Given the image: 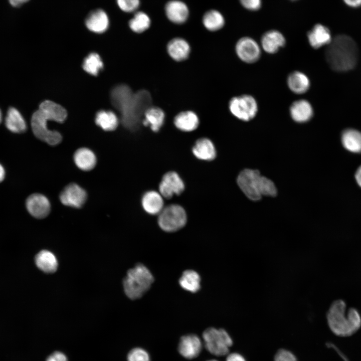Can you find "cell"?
<instances>
[{"label":"cell","instance_id":"15","mask_svg":"<svg viewBox=\"0 0 361 361\" xmlns=\"http://www.w3.org/2000/svg\"><path fill=\"white\" fill-rule=\"evenodd\" d=\"M191 51V48L189 42L179 37L170 40L166 46L168 56L176 62L187 60L190 55Z\"/></svg>","mask_w":361,"mask_h":361},{"label":"cell","instance_id":"44","mask_svg":"<svg viewBox=\"0 0 361 361\" xmlns=\"http://www.w3.org/2000/svg\"><path fill=\"white\" fill-rule=\"evenodd\" d=\"M2 111L0 109V123L2 122Z\"/></svg>","mask_w":361,"mask_h":361},{"label":"cell","instance_id":"7","mask_svg":"<svg viewBox=\"0 0 361 361\" xmlns=\"http://www.w3.org/2000/svg\"><path fill=\"white\" fill-rule=\"evenodd\" d=\"M187 221L184 209L176 204H172L163 208L158 214V224L166 232H173L183 228Z\"/></svg>","mask_w":361,"mask_h":361},{"label":"cell","instance_id":"38","mask_svg":"<svg viewBox=\"0 0 361 361\" xmlns=\"http://www.w3.org/2000/svg\"><path fill=\"white\" fill-rule=\"evenodd\" d=\"M46 361H67V358L63 353L55 351L48 356Z\"/></svg>","mask_w":361,"mask_h":361},{"label":"cell","instance_id":"28","mask_svg":"<svg viewBox=\"0 0 361 361\" xmlns=\"http://www.w3.org/2000/svg\"><path fill=\"white\" fill-rule=\"evenodd\" d=\"M74 160L79 168L85 171L93 169L96 163L95 155L87 148L77 150L74 155Z\"/></svg>","mask_w":361,"mask_h":361},{"label":"cell","instance_id":"45","mask_svg":"<svg viewBox=\"0 0 361 361\" xmlns=\"http://www.w3.org/2000/svg\"><path fill=\"white\" fill-rule=\"evenodd\" d=\"M208 361H218V360H215V359H212V360H208Z\"/></svg>","mask_w":361,"mask_h":361},{"label":"cell","instance_id":"6","mask_svg":"<svg viewBox=\"0 0 361 361\" xmlns=\"http://www.w3.org/2000/svg\"><path fill=\"white\" fill-rule=\"evenodd\" d=\"M203 337L206 349L217 356L227 354L233 344L231 336L222 328H208L204 331Z\"/></svg>","mask_w":361,"mask_h":361},{"label":"cell","instance_id":"46","mask_svg":"<svg viewBox=\"0 0 361 361\" xmlns=\"http://www.w3.org/2000/svg\"><path fill=\"white\" fill-rule=\"evenodd\" d=\"M292 1H295V0H292Z\"/></svg>","mask_w":361,"mask_h":361},{"label":"cell","instance_id":"18","mask_svg":"<svg viewBox=\"0 0 361 361\" xmlns=\"http://www.w3.org/2000/svg\"><path fill=\"white\" fill-rule=\"evenodd\" d=\"M309 45L314 49H318L328 45L332 38L329 30L325 26L317 24L307 35Z\"/></svg>","mask_w":361,"mask_h":361},{"label":"cell","instance_id":"30","mask_svg":"<svg viewBox=\"0 0 361 361\" xmlns=\"http://www.w3.org/2000/svg\"><path fill=\"white\" fill-rule=\"evenodd\" d=\"M203 24L206 29L211 32L218 31L225 25V19L222 14L215 10L206 12L203 17Z\"/></svg>","mask_w":361,"mask_h":361},{"label":"cell","instance_id":"22","mask_svg":"<svg viewBox=\"0 0 361 361\" xmlns=\"http://www.w3.org/2000/svg\"><path fill=\"white\" fill-rule=\"evenodd\" d=\"M162 198L159 192L154 191L146 192L141 200L143 209L150 215H158L163 209Z\"/></svg>","mask_w":361,"mask_h":361},{"label":"cell","instance_id":"3","mask_svg":"<svg viewBox=\"0 0 361 361\" xmlns=\"http://www.w3.org/2000/svg\"><path fill=\"white\" fill-rule=\"evenodd\" d=\"M328 326L339 336H348L356 332L361 326V317L356 309L346 311V304L341 299L334 301L326 313Z\"/></svg>","mask_w":361,"mask_h":361},{"label":"cell","instance_id":"12","mask_svg":"<svg viewBox=\"0 0 361 361\" xmlns=\"http://www.w3.org/2000/svg\"><path fill=\"white\" fill-rule=\"evenodd\" d=\"M86 198V192L77 184L73 183L66 186L60 196L63 205L77 208L84 204Z\"/></svg>","mask_w":361,"mask_h":361},{"label":"cell","instance_id":"16","mask_svg":"<svg viewBox=\"0 0 361 361\" xmlns=\"http://www.w3.org/2000/svg\"><path fill=\"white\" fill-rule=\"evenodd\" d=\"M313 109L310 102L305 99L294 101L290 106L289 114L295 122L299 123L309 121L313 116Z\"/></svg>","mask_w":361,"mask_h":361},{"label":"cell","instance_id":"27","mask_svg":"<svg viewBox=\"0 0 361 361\" xmlns=\"http://www.w3.org/2000/svg\"><path fill=\"white\" fill-rule=\"evenodd\" d=\"M35 263L39 269L47 273L55 272L58 267L56 256L48 250H42L39 252L36 256Z\"/></svg>","mask_w":361,"mask_h":361},{"label":"cell","instance_id":"40","mask_svg":"<svg viewBox=\"0 0 361 361\" xmlns=\"http://www.w3.org/2000/svg\"><path fill=\"white\" fill-rule=\"evenodd\" d=\"M30 0H9L10 4L14 8H20Z\"/></svg>","mask_w":361,"mask_h":361},{"label":"cell","instance_id":"31","mask_svg":"<svg viewBox=\"0 0 361 361\" xmlns=\"http://www.w3.org/2000/svg\"><path fill=\"white\" fill-rule=\"evenodd\" d=\"M151 25V20L147 14L142 11L136 12L129 20L130 29L136 33H141L146 31Z\"/></svg>","mask_w":361,"mask_h":361},{"label":"cell","instance_id":"19","mask_svg":"<svg viewBox=\"0 0 361 361\" xmlns=\"http://www.w3.org/2000/svg\"><path fill=\"white\" fill-rule=\"evenodd\" d=\"M173 124L176 128L183 132H192L200 124V119L196 112L192 110L183 111L173 118Z\"/></svg>","mask_w":361,"mask_h":361},{"label":"cell","instance_id":"13","mask_svg":"<svg viewBox=\"0 0 361 361\" xmlns=\"http://www.w3.org/2000/svg\"><path fill=\"white\" fill-rule=\"evenodd\" d=\"M110 19L107 13L103 9H96L90 12L85 19V25L91 32L102 33L108 28Z\"/></svg>","mask_w":361,"mask_h":361},{"label":"cell","instance_id":"2","mask_svg":"<svg viewBox=\"0 0 361 361\" xmlns=\"http://www.w3.org/2000/svg\"><path fill=\"white\" fill-rule=\"evenodd\" d=\"M325 58L334 71L343 72L353 69L358 59V49L349 36L339 35L332 39L325 50Z\"/></svg>","mask_w":361,"mask_h":361},{"label":"cell","instance_id":"11","mask_svg":"<svg viewBox=\"0 0 361 361\" xmlns=\"http://www.w3.org/2000/svg\"><path fill=\"white\" fill-rule=\"evenodd\" d=\"M28 212L34 217L43 219L50 213L51 206L49 200L40 194H33L28 197L26 202Z\"/></svg>","mask_w":361,"mask_h":361},{"label":"cell","instance_id":"20","mask_svg":"<svg viewBox=\"0 0 361 361\" xmlns=\"http://www.w3.org/2000/svg\"><path fill=\"white\" fill-rule=\"evenodd\" d=\"M261 46L268 54H274L284 46L286 40L284 36L277 30H270L265 33L261 37Z\"/></svg>","mask_w":361,"mask_h":361},{"label":"cell","instance_id":"32","mask_svg":"<svg viewBox=\"0 0 361 361\" xmlns=\"http://www.w3.org/2000/svg\"><path fill=\"white\" fill-rule=\"evenodd\" d=\"M96 124L106 131L114 130L118 125V119L114 113L111 111H100L96 117Z\"/></svg>","mask_w":361,"mask_h":361},{"label":"cell","instance_id":"10","mask_svg":"<svg viewBox=\"0 0 361 361\" xmlns=\"http://www.w3.org/2000/svg\"><path fill=\"white\" fill-rule=\"evenodd\" d=\"M158 189L162 197L170 199L174 195L181 194L185 190V184L176 172L169 171L163 176Z\"/></svg>","mask_w":361,"mask_h":361},{"label":"cell","instance_id":"21","mask_svg":"<svg viewBox=\"0 0 361 361\" xmlns=\"http://www.w3.org/2000/svg\"><path fill=\"white\" fill-rule=\"evenodd\" d=\"M165 118V113L161 108L157 106L149 107L144 112L142 124L149 126L152 131L157 132L163 126Z\"/></svg>","mask_w":361,"mask_h":361},{"label":"cell","instance_id":"17","mask_svg":"<svg viewBox=\"0 0 361 361\" xmlns=\"http://www.w3.org/2000/svg\"><path fill=\"white\" fill-rule=\"evenodd\" d=\"M202 349V342L199 337L195 334H189L181 337L178 350L184 357L192 359L200 354Z\"/></svg>","mask_w":361,"mask_h":361},{"label":"cell","instance_id":"26","mask_svg":"<svg viewBox=\"0 0 361 361\" xmlns=\"http://www.w3.org/2000/svg\"><path fill=\"white\" fill-rule=\"evenodd\" d=\"M5 125L8 129L16 133L24 132L27 124L20 112L14 107H10L7 113Z\"/></svg>","mask_w":361,"mask_h":361},{"label":"cell","instance_id":"39","mask_svg":"<svg viewBox=\"0 0 361 361\" xmlns=\"http://www.w3.org/2000/svg\"><path fill=\"white\" fill-rule=\"evenodd\" d=\"M226 361H246L244 357L237 352L229 354L226 358Z\"/></svg>","mask_w":361,"mask_h":361},{"label":"cell","instance_id":"8","mask_svg":"<svg viewBox=\"0 0 361 361\" xmlns=\"http://www.w3.org/2000/svg\"><path fill=\"white\" fill-rule=\"evenodd\" d=\"M231 113L239 120L249 121L257 115L258 103L254 97L243 94L232 97L229 102Z\"/></svg>","mask_w":361,"mask_h":361},{"label":"cell","instance_id":"14","mask_svg":"<svg viewBox=\"0 0 361 361\" xmlns=\"http://www.w3.org/2000/svg\"><path fill=\"white\" fill-rule=\"evenodd\" d=\"M164 10L168 19L176 24L185 23L189 16L187 5L179 0H171L168 2L165 6Z\"/></svg>","mask_w":361,"mask_h":361},{"label":"cell","instance_id":"29","mask_svg":"<svg viewBox=\"0 0 361 361\" xmlns=\"http://www.w3.org/2000/svg\"><path fill=\"white\" fill-rule=\"evenodd\" d=\"M201 281L198 273L193 270H187L183 273L178 282L184 289L196 293L201 288Z\"/></svg>","mask_w":361,"mask_h":361},{"label":"cell","instance_id":"23","mask_svg":"<svg viewBox=\"0 0 361 361\" xmlns=\"http://www.w3.org/2000/svg\"><path fill=\"white\" fill-rule=\"evenodd\" d=\"M194 155L198 159L210 161L216 156V150L213 142L208 138L198 139L192 148Z\"/></svg>","mask_w":361,"mask_h":361},{"label":"cell","instance_id":"9","mask_svg":"<svg viewBox=\"0 0 361 361\" xmlns=\"http://www.w3.org/2000/svg\"><path fill=\"white\" fill-rule=\"evenodd\" d=\"M235 52L241 60L249 64L257 62L260 58L261 53L258 44L248 37L241 38L237 41Z\"/></svg>","mask_w":361,"mask_h":361},{"label":"cell","instance_id":"36","mask_svg":"<svg viewBox=\"0 0 361 361\" xmlns=\"http://www.w3.org/2000/svg\"><path fill=\"white\" fill-rule=\"evenodd\" d=\"M274 361H297L296 356L291 351L280 349L274 356Z\"/></svg>","mask_w":361,"mask_h":361},{"label":"cell","instance_id":"24","mask_svg":"<svg viewBox=\"0 0 361 361\" xmlns=\"http://www.w3.org/2000/svg\"><path fill=\"white\" fill-rule=\"evenodd\" d=\"M287 84L292 92L296 94H302L309 90L310 82L308 76L304 73L295 71L288 75Z\"/></svg>","mask_w":361,"mask_h":361},{"label":"cell","instance_id":"4","mask_svg":"<svg viewBox=\"0 0 361 361\" xmlns=\"http://www.w3.org/2000/svg\"><path fill=\"white\" fill-rule=\"evenodd\" d=\"M154 281L149 270L142 264L129 269L123 281L126 296L134 300L141 297L150 288Z\"/></svg>","mask_w":361,"mask_h":361},{"label":"cell","instance_id":"25","mask_svg":"<svg viewBox=\"0 0 361 361\" xmlns=\"http://www.w3.org/2000/svg\"><path fill=\"white\" fill-rule=\"evenodd\" d=\"M341 142L343 147L349 152L361 153V132L357 130L348 128L343 130Z\"/></svg>","mask_w":361,"mask_h":361},{"label":"cell","instance_id":"35","mask_svg":"<svg viewBox=\"0 0 361 361\" xmlns=\"http://www.w3.org/2000/svg\"><path fill=\"white\" fill-rule=\"evenodd\" d=\"M128 361H150L147 352L141 348L132 349L127 356Z\"/></svg>","mask_w":361,"mask_h":361},{"label":"cell","instance_id":"5","mask_svg":"<svg viewBox=\"0 0 361 361\" xmlns=\"http://www.w3.org/2000/svg\"><path fill=\"white\" fill-rule=\"evenodd\" d=\"M237 183L245 195L252 201L260 200L269 190L270 180L261 176L257 170L245 169L237 178Z\"/></svg>","mask_w":361,"mask_h":361},{"label":"cell","instance_id":"34","mask_svg":"<svg viewBox=\"0 0 361 361\" xmlns=\"http://www.w3.org/2000/svg\"><path fill=\"white\" fill-rule=\"evenodd\" d=\"M118 7L125 13L135 12L140 5V0H116Z\"/></svg>","mask_w":361,"mask_h":361},{"label":"cell","instance_id":"37","mask_svg":"<svg viewBox=\"0 0 361 361\" xmlns=\"http://www.w3.org/2000/svg\"><path fill=\"white\" fill-rule=\"evenodd\" d=\"M241 5L246 9L257 11L261 6V0H239Z\"/></svg>","mask_w":361,"mask_h":361},{"label":"cell","instance_id":"42","mask_svg":"<svg viewBox=\"0 0 361 361\" xmlns=\"http://www.w3.org/2000/svg\"><path fill=\"white\" fill-rule=\"evenodd\" d=\"M355 178L357 185L361 188V165L355 172Z\"/></svg>","mask_w":361,"mask_h":361},{"label":"cell","instance_id":"33","mask_svg":"<svg viewBox=\"0 0 361 361\" xmlns=\"http://www.w3.org/2000/svg\"><path fill=\"white\" fill-rule=\"evenodd\" d=\"M83 69L88 73L97 75L99 71L103 68V63L96 53H91L85 59Z\"/></svg>","mask_w":361,"mask_h":361},{"label":"cell","instance_id":"43","mask_svg":"<svg viewBox=\"0 0 361 361\" xmlns=\"http://www.w3.org/2000/svg\"><path fill=\"white\" fill-rule=\"evenodd\" d=\"M5 177V170L3 166L0 163V183L4 179Z\"/></svg>","mask_w":361,"mask_h":361},{"label":"cell","instance_id":"1","mask_svg":"<svg viewBox=\"0 0 361 361\" xmlns=\"http://www.w3.org/2000/svg\"><path fill=\"white\" fill-rule=\"evenodd\" d=\"M66 117V110L60 105L50 100L43 102L32 116L31 124L34 134L50 145L59 144L62 140L61 134L57 131L50 130L47 122L53 120L63 122Z\"/></svg>","mask_w":361,"mask_h":361},{"label":"cell","instance_id":"41","mask_svg":"<svg viewBox=\"0 0 361 361\" xmlns=\"http://www.w3.org/2000/svg\"><path fill=\"white\" fill-rule=\"evenodd\" d=\"M343 1L346 5L352 8L361 6V0H343Z\"/></svg>","mask_w":361,"mask_h":361}]
</instances>
